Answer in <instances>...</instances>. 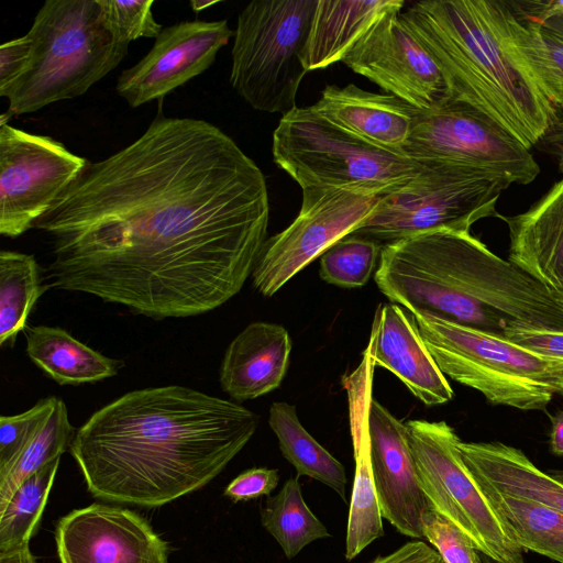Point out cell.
Masks as SVG:
<instances>
[{
	"label": "cell",
	"instance_id": "1f68e13d",
	"mask_svg": "<svg viewBox=\"0 0 563 563\" xmlns=\"http://www.w3.org/2000/svg\"><path fill=\"white\" fill-rule=\"evenodd\" d=\"M382 249L375 240L346 235L320 256V277L343 288L362 287L372 277Z\"/></svg>",
	"mask_w": 563,
	"mask_h": 563
},
{
	"label": "cell",
	"instance_id": "7c38bea8",
	"mask_svg": "<svg viewBox=\"0 0 563 563\" xmlns=\"http://www.w3.org/2000/svg\"><path fill=\"white\" fill-rule=\"evenodd\" d=\"M379 197L347 189L302 190L295 220L266 239L252 272L254 288L271 297L290 278L350 235L372 212Z\"/></svg>",
	"mask_w": 563,
	"mask_h": 563
},
{
	"label": "cell",
	"instance_id": "c3c4849f",
	"mask_svg": "<svg viewBox=\"0 0 563 563\" xmlns=\"http://www.w3.org/2000/svg\"><path fill=\"white\" fill-rule=\"evenodd\" d=\"M483 563H498V562H496V561L492 560L490 558L483 554Z\"/></svg>",
	"mask_w": 563,
	"mask_h": 563
},
{
	"label": "cell",
	"instance_id": "f6af8a7d",
	"mask_svg": "<svg viewBox=\"0 0 563 563\" xmlns=\"http://www.w3.org/2000/svg\"><path fill=\"white\" fill-rule=\"evenodd\" d=\"M217 3V1H191L190 5L194 11L198 12L203 10L206 7H210L212 4Z\"/></svg>",
	"mask_w": 563,
	"mask_h": 563
},
{
	"label": "cell",
	"instance_id": "83f0119b",
	"mask_svg": "<svg viewBox=\"0 0 563 563\" xmlns=\"http://www.w3.org/2000/svg\"><path fill=\"white\" fill-rule=\"evenodd\" d=\"M261 523L287 559L313 541L331 537L306 504L298 477H289L276 495L267 497L261 509Z\"/></svg>",
	"mask_w": 563,
	"mask_h": 563
},
{
	"label": "cell",
	"instance_id": "4fadbf2b",
	"mask_svg": "<svg viewBox=\"0 0 563 563\" xmlns=\"http://www.w3.org/2000/svg\"><path fill=\"white\" fill-rule=\"evenodd\" d=\"M87 163L49 136L0 124L1 235L32 229Z\"/></svg>",
	"mask_w": 563,
	"mask_h": 563
},
{
	"label": "cell",
	"instance_id": "5b68a950",
	"mask_svg": "<svg viewBox=\"0 0 563 563\" xmlns=\"http://www.w3.org/2000/svg\"><path fill=\"white\" fill-rule=\"evenodd\" d=\"M26 35L29 66L5 95L12 115L82 96L129 48L109 29L98 0H46Z\"/></svg>",
	"mask_w": 563,
	"mask_h": 563
},
{
	"label": "cell",
	"instance_id": "5bb4252c",
	"mask_svg": "<svg viewBox=\"0 0 563 563\" xmlns=\"http://www.w3.org/2000/svg\"><path fill=\"white\" fill-rule=\"evenodd\" d=\"M400 13L378 20L342 63L387 95L417 109H430L449 97L448 88L439 67Z\"/></svg>",
	"mask_w": 563,
	"mask_h": 563
},
{
	"label": "cell",
	"instance_id": "f1b7e54d",
	"mask_svg": "<svg viewBox=\"0 0 563 563\" xmlns=\"http://www.w3.org/2000/svg\"><path fill=\"white\" fill-rule=\"evenodd\" d=\"M46 288L41 283L40 266L33 255L0 252V345L14 343Z\"/></svg>",
	"mask_w": 563,
	"mask_h": 563
},
{
	"label": "cell",
	"instance_id": "30bf717a",
	"mask_svg": "<svg viewBox=\"0 0 563 563\" xmlns=\"http://www.w3.org/2000/svg\"><path fill=\"white\" fill-rule=\"evenodd\" d=\"M409 443L429 507L461 529L484 555L498 563H525L459 451L461 441L445 421L409 420Z\"/></svg>",
	"mask_w": 563,
	"mask_h": 563
},
{
	"label": "cell",
	"instance_id": "f35d334b",
	"mask_svg": "<svg viewBox=\"0 0 563 563\" xmlns=\"http://www.w3.org/2000/svg\"><path fill=\"white\" fill-rule=\"evenodd\" d=\"M32 52L25 34L0 46V96L5 97L14 82L25 73Z\"/></svg>",
	"mask_w": 563,
	"mask_h": 563
},
{
	"label": "cell",
	"instance_id": "ac0fdd59",
	"mask_svg": "<svg viewBox=\"0 0 563 563\" xmlns=\"http://www.w3.org/2000/svg\"><path fill=\"white\" fill-rule=\"evenodd\" d=\"M375 364L365 349L358 366L342 377L347 395L350 430L355 462L350 499L345 559L356 558L373 541L384 536L383 517L375 489L368 431Z\"/></svg>",
	"mask_w": 563,
	"mask_h": 563
},
{
	"label": "cell",
	"instance_id": "4dcf8cb0",
	"mask_svg": "<svg viewBox=\"0 0 563 563\" xmlns=\"http://www.w3.org/2000/svg\"><path fill=\"white\" fill-rule=\"evenodd\" d=\"M60 457L26 478L0 511V553L25 545L36 531L53 486Z\"/></svg>",
	"mask_w": 563,
	"mask_h": 563
},
{
	"label": "cell",
	"instance_id": "277c9868",
	"mask_svg": "<svg viewBox=\"0 0 563 563\" xmlns=\"http://www.w3.org/2000/svg\"><path fill=\"white\" fill-rule=\"evenodd\" d=\"M375 283L408 311L501 334L514 325L563 331V305L470 231L438 230L383 245Z\"/></svg>",
	"mask_w": 563,
	"mask_h": 563
},
{
	"label": "cell",
	"instance_id": "d4e9b609",
	"mask_svg": "<svg viewBox=\"0 0 563 563\" xmlns=\"http://www.w3.org/2000/svg\"><path fill=\"white\" fill-rule=\"evenodd\" d=\"M26 354L59 385L96 383L117 375L123 365L92 350L66 330L48 325L27 330Z\"/></svg>",
	"mask_w": 563,
	"mask_h": 563
},
{
	"label": "cell",
	"instance_id": "836d02e7",
	"mask_svg": "<svg viewBox=\"0 0 563 563\" xmlns=\"http://www.w3.org/2000/svg\"><path fill=\"white\" fill-rule=\"evenodd\" d=\"M57 397L40 399L29 410L0 417V476L4 475L51 415Z\"/></svg>",
	"mask_w": 563,
	"mask_h": 563
},
{
	"label": "cell",
	"instance_id": "d590c367",
	"mask_svg": "<svg viewBox=\"0 0 563 563\" xmlns=\"http://www.w3.org/2000/svg\"><path fill=\"white\" fill-rule=\"evenodd\" d=\"M422 532L444 563H483V554L471 539L430 507L422 516Z\"/></svg>",
	"mask_w": 563,
	"mask_h": 563
},
{
	"label": "cell",
	"instance_id": "ab89813d",
	"mask_svg": "<svg viewBox=\"0 0 563 563\" xmlns=\"http://www.w3.org/2000/svg\"><path fill=\"white\" fill-rule=\"evenodd\" d=\"M368 563H444L440 554L420 540L406 542L388 554H380Z\"/></svg>",
	"mask_w": 563,
	"mask_h": 563
},
{
	"label": "cell",
	"instance_id": "b9f144b4",
	"mask_svg": "<svg viewBox=\"0 0 563 563\" xmlns=\"http://www.w3.org/2000/svg\"><path fill=\"white\" fill-rule=\"evenodd\" d=\"M542 141L547 142L550 150L553 151L558 159L559 169L563 173V114L558 115Z\"/></svg>",
	"mask_w": 563,
	"mask_h": 563
},
{
	"label": "cell",
	"instance_id": "7dc6e473",
	"mask_svg": "<svg viewBox=\"0 0 563 563\" xmlns=\"http://www.w3.org/2000/svg\"><path fill=\"white\" fill-rule=\"evenodd\" d=\"M550 475L558 481L559 483L563 484V471H554L550 473Z\"/></svg>",
	"mask_w": 563,
	"mask_h": 563
},
{
	"label": "cell",
	"instance_id": "4316f807",
	"mask_svg": "<svg viewBox=\"0 0 563 563\" xmlns=\"http://www.w3.org/2000/svg\"><path fill=\"white\" fill-rule=\"evenodd\" d=\"M478 486L523 551H533L563 563L562 512L539 501L504 494L486 485Z\"/></svg>",
	"mask_w": 563,
	"mask_h": 563
},
{
	"label": "cell",
	"instance_id": "603a6c76",
	"mask_svg": "<svg viewBox=\"0 0 563 563\" xmlns=\"http://www.w3.org/2000/svg\"><path fill=\"white\" fill-rule=\"evenodd\" d=\"M457 446L476 483L563 514V484L538 468L520 449L501 442L460 441Z\"/></svg>",
	"mask_w": 563,
	"mask_h": 563
},
{
	"label": "cell",
	"instance_id": "e575fe53",
	"mask_svg": "<svg viewBox=\"0 0 563 563\" xmlns=\"http://www.w3.org/2000/svg\"><path fill=\"white\" fill-rule=\"evenodd\" d=\"M102 15L118 41L130 44L147 37L156 38L162 24L156 22L152 5L154 0H98Z\"/></svg>",
	"mask_w": 563,
	"mask_h": 563
},
{
	"label": "cell",
	"instance_id": "8992f818",
	"mask_svg": "<svg viewBox=\"0 0 563 563\" xmlns=\"http://www.w3.org/2000/svg\"><path fill=\"white\" fill-rule=\"evenodd\" d=\"M273 159L302 190L347 189L382 197L407 186L426 168L369 145L310 107L284 114L273 133Z\"/></svg>",
	"mask_w": 563,
	"mask_h": 563
},
{
	"label": "cell",
	"instance_id": "cb8c5ba5",
	"mask_svg": "<svg viewBox=\"0 0 563 563\" xmlns=\"http://www.w3.org/2000/svg\"><path fill=\"white\" fill-rule=\"evenodd\" d=\"M404 4L402 0H318L303 53L307 71L342 62L378 20L400 13Z\"/></svg>",
	"mask_w": 563,
	"mask_h": 563
},
{
	"label": "cell",
	"instance_id": "9c48e42d",
	"mask_svg": "<svg viewBox=\"0 0 563 563\" xmlns=\"http://www.w3.org/2000/svg\"><path fill=\"white\" fill-rule=\"evenodd\" d=\"M510 185L477 169L426 164L407 186L379 197L351 234L387 244L438 230L470 231L478 220L499 217L497 201Z\"/></svg>",
	"mask_w": 563,
	"mask_h": 563
},
{
	"label": "cell",
	"instance_id": "60d3db41",
	"mask_svg": "<svg viewBox=\"0 0 563 563\" xmlns=\"http://www.w3.org/2000/svg\"><path fill=\"white\" fill-rule=\"evenodd\" d=\"M514 10L525 20L539 22L550 16L563 14V0L509 1Z\"/></svg>",
	"mask_w": 563,
	"mask_h": 563
},
{
	"label": "cell",
	"instance_id": "74e56055",
	"mask_svg": "<svg viewBox=\"0 0 563 563\" xmlns=\"http://www.w3.org/2000/svg\"><path fill=\"white\" fill-rule=\"evenodd\" d=\"M504 335L512 343L544 358L563 361V331L514 325L507 329Z\"/></svg>",
	"mask_w": 563,
	"mask_h": 563
},
{
	"label": "cell",
	"instance_id": "d6986e66",
	"mask_svg": "<svg viewBox=\"0 0 563 563\" xmlns=\"http://www.w3.org/2000/svg\"><path fill=\"white\" fill-rule=\"evenodd\" d=\"M366 350L375 366L395 374L424 405H443L453 398V389L428 350L413 314L401 306H378Z\"/></svg>",
	"mask_w": 563,
	"mask_h": 563
},
{
	"label": "cell",
	"instance_id": "d6a6232c",
	"mask_svg": "<svg viewBox=\"0 0 563 563\" xmlns=\"http://www.w3.org/2000/svg\"><path fill=\"white\" fill-rule=\"evenodd\" d=\"M522 20L536 67L552 95L558 115L563 114V14L539 22Z\"/></svg>",
	"mask_w": 563,
	"mask_h": 563
},
{
	"label": "cell",
	"instance_id": "e0dca14e",
	"mask_svg": "<svg viewBox=\"0 0 563 563\" xmlns=\"http://www.w3.org/2000/svg\"><path fill=\"white\" fill-rule=\"evenodd\" d=\"M372 472L382 517L397 532L423 539L429 508L420 486L408 427L374 397L368 413Z\"/></svg>",
	"mask_w": 563,
	"mask_h": 563
},
{
	"label": "cell",
	"instance_id": "ba28073f",
	"mask_svg": "<svg viewBox=\"0 0 563 563\" xmlns=\"http://www.w3.org/2000/svg\"><path fill=\"white\" fill-rule=\"evenodd\" d=\"M318 0H255L238 16L230 82L253 109L286 114L296 108Z\"/></svg>",
	"mask_w": 563,
	"mask_h": 563
},
{
	"label": "cell",
	"instance_id": "2e32d148",
	"mask_svg": "<svg viewBox=\"0 0 563 563\" xmlns=\"http://www.w3.org/2000/svg\"><path fill=\"white\" fill-rule=\"evenodd\" d=\"M60 563H168V544L137 512L92 504L56 523Z\"/></svg>",
	"mask_w": 563,
	"mask_h": 563
},
{
	"label": "cell",
	"instance_id": "6da1fadb",
	"mask_svg": "<svg viewBox=\"0 0 563 563\" xmlns=\"http://www.w3.org/2000/svg\"><path fill=\"white\" fill-rule=\"evenodd\" d=\"M268 220L265 177L227 133L157 115L124 148L88 161L33 228L49 243L48 287L163 320L239 294Z\"/></svg>",
	"mask_w": 563,
	"mask_h": 563
},
{
	"label": "cell",
	"instance_id": "484cf974",
	"mask_svg": "<svg viewBox=\"0 0 563 563\" xmlns=\"http://www.w3.org/2000/svg\"><path fill=\"white\" fill-rule=\"evenodd\" d=\"M268 424L283 456L298 476H308L333 489L346 503L347 477L342 463L324 449L300 423L296 407L286 401L271 405Z\"/></svg>",
	"mask_w": 563,
	"mask_h": 563
},
{
	"label": "cell",
	"instance_id": "7402d4cb",
	"mask_svg": "<svg viewBox=\"0 0 563 563\" xmlns=\"http://www.w3.org/2000/svg\"><path fill=\"white\" fill-rule=\"evenodd\" d=\"M292 343L280 324L256 321L229 344L220 367V385L232 399H254L278 388L286 375Z\"/></svg>",
	"mask_w": 563,
	"mask_h": 563
},
{
	"label": "cell",
	"instance_id": "ffe728a7",
	"mask_svg": "<svg viewBox=\"0 0 563 563\" xmlns=\"http://www.w3.org/2000/svg\"><path fill=\"white\" fill-rule=\"evenodd\" d=\"M310 108L350 135L399 154L409 137L416 109L395 96L369 92L353 84L325 86Z\"/></svg>",
	"mask_w": 563,
	"mask_h": 563
},
{
	"label": "cell",
	"instance_id": "bcb514c9",
	"mask_svg": "<svg viewBox=\"0 0 563 563\" xmlns=\"http://www.w3.org/2000/svg\"><path fill=\"white\" fill-rule=\"evenodd\" d=\"M556 385V394H560L563 396V373L559 374L555 379Z\"/></svg>",
	"mask_w": 563,
	"mask_h": 563
},
{
	"label": "cell",
	"instance_id": "9a60e30c",
	"mask_svg": "<svg viewBox=\"0 0 563 563\" xmlns=\"http://www.w3.org/2000/svg\"><path fill=\"white\" fill-rule=\"evenodd\" d=\"M234 36L227 20L181 21L162 30L152 48L118 77L115 90L132 108L163 99L205 73Z\"/></svg>",
	"mask_w": 563,
	"mask_h": 563
},
{
	"label": "cell",
	"instance_id": "52a82bcc",
	"mask_svg": "<svg viewBox=\"0 0 563 563\" xmlns=\"http://www.w3.org/2000/svg\"><path fill=\"white\" fill-rule=\"evenodd\" d=\"M411 313L441 372L492 405L543 410L556 394L563 361L544 358L501 334L422 311Z\"/></svg>",
	"mask_w": 563,
	"mask_h": 563
},
{
	"label": "cell",
	"instance_id": "8fae6325",
	"mask_svg": "<svg viewBox=\"0 0 563 563\" xmlns=\"http://www.w3.org/2000/svg\"><path fill=\"white\" fill-rule=\"evenodd\" d=\"M401 153L420 164H445L486 172L528 185L540 173L530 148L474 108L445 98L415 109Z\"/></svg>",
	"mask_w": 563,
	"mask_h": 563
},
{
	"label": "cell",
	"instance_id": "f546056e",
	"mask_svg": "<svg viewBox=\"0 0 563 563\" xmlns=\"http://www.w3.org/2000/svg\"><path fill=\"white\" fill-rule=\"evenodd\" d=\"M75 433L66 405L57 398L51 415L8 472L0 476V511L26 478L70 449Z\"/></svg>",
	"mask_w": 563,
	"mask_h": 563
},
{
	"label": "cell",
	"instance_id": "8d00e7d4",
	"mask_svg": "<svg viewBox=\"0 0 563 563\" xmlns=\"http://www.w3.org/2000/svg\"><path fill=\"white\" fill-rule=\"evenodd\" d=\"M278 482V470L253 467L238 475L225 487L223 494L234 503L249 501L261 496H269Z\"/></svg>",
	"mask_w": 563,
	"mask_h": 563
},
{
	"label": "cell",
	"instance_id": "44dd1931",
	"mask_svg": "<svg viewBox=\"0 0 563 563\" xmlns=\"http://www.w3.org/2000/svg\"><path fill=\"white\" fill-rule=\"evenodd\" d=\"M498 218L508 228V261L554 296L563 294V178L525 212Z\"/></svg>",
	"mask_w": 563,
	"mask_h": 563
},
{
	"label": "cell",
	"instance_id": "3957f363",
	"mask_svg": "<svg viewBox=\"0 0 563 563\" xmlns=\"http://www.w3.org/2000/svg\"><path fill=\"white\" fill-rule=\"evenodd\" d=\"M400 16L439 67L450 98L528 148L542 141L558 110L509 1L423 0Z\"/></svg>",
	"mask_w": 563,
	"mask_h": 563
},
{
	"label": "cell",
	"instance_id": "7bdbcfd3",
	"mask_svg": "<svg viewBox=\"0 0 563 563\" xmlns=\"http://www.w3.org/2000/svg\"><path fill=\"white\" fill-rule=\"evenodd\" d=\"M550 448L553 454L563 455V410L551 418Z\"/></svg>",
	"mask_w": 563,
	"mask_h": 563
},
{
	"label": "cell",
	"instance_id": "7a4b0ae2",
	"mask_svg": "<svg viewBox=\"0 0 563 563\" xmlns=\"http://www.w3.org/2000/svg\"><path fill=\"white\" fill-rule=\"evenodd\" d=\"M258 423L238 402L179 385L151 387L97 410L69 451L93 497L158 507L211 482Z\"/></svg>",
	"mask_w": 563,
	"mask_h": 563
},
{
	"label": "cell",
	"instance_id": "ee69618b",
	"mask_svg": "<svg viewBox=\"0 0 563 563\" xmlns=\"http://www.w3.org/2000/svg\"><path fill=\"white\" fill-rule=\"evenodd\" d=\"M0 563H36V561L29 545H25L10 552L0 553Z\"/></svg>",
	"mask_w": 563,
	"mask_h": 563
},
{
	"label": "cell",
	"instance_id": "681fc988",
	"mask_svg": "<svg viewBox=\"0 0 563 563\" xmlns=\"http://www.w3.org/2000/svg\"><path fill=\"white\" fill-rule=\"evenodd\" d=\"M563 305V294L554 296Z\"/></svg>",
	"mask_w": 563,
	"mask_h": 563
}]
</instances>
